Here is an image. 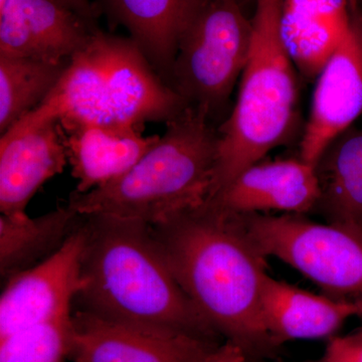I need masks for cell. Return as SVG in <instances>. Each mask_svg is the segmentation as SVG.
<instances>
[{
	"mask_svg": "<svg viewBox=\"0 0 362 362\" xmlns=\"http://www.w3.org/2000/svg\"><path fill=\"white\" fill-rule=\"evenodd\" d=\"M150 226L178 284L220 337L252 361L277 349L261 310L267 258L252 243L240 214L207 202Z\"/></svg>",
	"mask_w": 362,
	"mask_h": 362,
	"instance_id": "6da1fadb",
	"label": "cell"
},
{
	"mask_svg": "<svg viewBox=\"0 0 362 362\" xmlns=\"http://www.w3.org/2000/svg\"><path fill=\"white\" fill-rule=\"evenodd\" d=\"M78 310L218 339L170 271L151 226L85 216ZM75 304V303H74Z\"/></svg>",
	"mask_w": 362,
	"mask_h": 362,
	"instance_id": "7a4b0ae2",
	"label": "cell"
},
{
	"mask_svg": "<svg viewBox=\"0 0 362 362\" xmlns=\"http://www.w3.org/2000/svg\"><path fill=\"white\" fill-rule=\"evenodd\" d=\"M218 141L213 121L187 107L126 175L87 194L73 192L68 204L83 216L168 223L213 197Z\"/></svg>",
	"mask_w": 362,
	"mask_h": 362,
	"instance_id": "3957f363",
	"label": "cell"
},
{
	"mask_svg": "<svg viewBox=\"0 0 362 362\" xmlns=\"http://www.w3.org/2000/svg\"><path fill=\"white\" fill-rule=\"evenodd\" d=\"M44 104L62 128H141L180 115L187 104L150 65L131 37L101 28L71 58Z\"/></svg>",
	"mask_w": 362,
	"mask_h": 362,
	"instance_id": "277c9868",
	"label": "cell"
},
{
	"mask_svg": "<svg viewBox=\"0 0 362 362\" xmlns=\"http://www.w3.org/2000/svg\"><path fill=\"white\" fill-rule=\"evenodd\" d=\"M283 0H255L252 40L239 93L218 127L213 197L287 141L296 125L298 73L281 33Z\"/></svg>",
	"mask_w": 362,
	"mask_h": 362,
	"instance_id": "5b68a950",
	"label": "cell"
},
{
	"mask_svg": "<svg viewBox=\"0 0 362 362\" xmlns=\"http://www.w3.org/2000/svg\"><path fill=\"white\" fill-rule=\"evenodd\" d=\"M242 0H199L178 39L170 87L214 123L246 66L252 18Z\"/></svg>",
	"mask_w": 362,
	"mask_h": 362,
	"instance_id": "8992f818",
	"label": "cell"
},
{
	"mask_svg": "<svg viewBox=\"0 0 362 362\" xmlns=\"http://www.w3.org/2000/svg\"><path fill=\"white\" fill-rule=\"evenodd\" d=\"M250 238L268 258L284 262L341 299L362 296V228L317 223L306 214H240Z\"/></svg>",
	"mask_w": 362,
	"mask_h": 362,
	"instance_id": "52a82bcc",
	"label": "cell"
},
{
	"mask_svg": "<svg viewBox=\"0 0 362 362\" xmlns=\"http://www.w3.org/2000/svg\"><path fill=\"white\" fill-rule=\"evenodd\" d=\"M70 359L74 362H199L218 339L166 328L71 312Z\"/></svg>",
	"mask_w": 362,
	"mask_h": 362,
	"instance_id": "ba28073f",
	"label": "cell"
},
{
	"mask_svg": "<svg viewBox=\"0 0 362 362\" xmlns=\"http://www.w3.org/2000/svg\"><path fill=\"white\" fill-rule=\"evenodd\" d=\"M84 220L58 252L6 280L0 297V339L26 328L71 315L82 287Z\"/></svg>",
	"mask_w": 362,
	"mask_h": 362,
	"instance_id": "9c48e42d",
	"label": "cell"
},
{
	"mask_svg": "<svg viewBox=\"0 0 362 362\" xmlns=\"http://www.w3.org/2000/svg\"><path fill=\"white\" fill-rule=\"evenodd\" d=\"M66 164L63 129L42 103L0 138L1 214L25 213L33 195Z\"/></svg>",
	"mask_w": 362,
	"mask_h": 362,
	"instance_id": "30bf717a",
	"label": "cell"
},
{
	"mask_svg": "<svg viewBox=\"0 0 362 362\" xmlns=\"http://www.w3.org/2000/svg\"><path fill=\"white\" fill-rule=\"evenodd\" d=\"M362 114V11L317 76L300 158L315 165L325 149Z\"/></svg>",
	"mask_w": 362,
	"mask_h": 362,
	"instance_id": "8fae6325",
	"label": "cell"
},
{
	"mask_svg": "<svg viewBox=\"0 0 362 362\" xmlns=\"http://www.w3.org/2000/svg\"><path fill=\"white\" fill-rule=\"evenodd\" d=\"M99 28L59 0H0V56L69 63Z\"/></svg>",
	"mask_w": 362,
	"mask_h": 362,
	"instance_id": "7c38bea8",
	"label": "cell"
},
{
	"mask_svg": "<svg viewBox=\"0 0 362 362\" xmlns=\"http://www.w3.org/2000/svg\"><path fill=\"white\" fill-rule=\"evenodd\" d=\"M319 195L315 165L299 157L257 162L209 202L235 214H306Z\"/></svg>",
	"mask_w": 362,
	"mask_h": 362,
	"instance_id": "4fadbf2b",
	"label": "cell"
},
{
	"mask_svg": "<svg viewBox=\"0 0 362 362\" xmlns=\"http://www.w3.org/2000/svg\"><path fill=\"white\" fill-rule=\"evenodd\" d=\"M261 310L268 334L277 347L295 340H329L356 316L351 299L314 294L268 273L262 281Z\"/></svg>",
	"mask_w": 362,
	"mask_h": 362,
	"instance_id": "5bb4252c",
	"label": "cell"
},
{
	"mask_svg": "<svg viewBox=\"0 0 362 362\" xmlns=\"http://www.w3.org/2000/svg\"><path fill=\"white\" fill-rule=\"evenodd\" d=\"M74 192L87 194L126 175L158 141L160 136L143 135L141 128L78 125L62 128Z\"/></svg>",
	"mask_w": 362,
	"mask_h": 362,
	"instance_id": "9a60e30c",
	"label": "cell"
},
{
	"mask_svg": "<svg viewBox=\"0 0 362 362\" xmlns=\"http://www.w3.org/2000/svg\"><path fill=\"white\" fill-rule=\"evenodd\" d=\"M199 0H95L111 30L123 26L170 87L178 39ZM171 88V87H170Z\"/></svg>",
	"mask_w": 362,
	"mask_h": 362,
	"instance_id": "2e32d148",
	"label": "cell"
},
{
	"mask_svg": "<svg viewBox=\"0 0 362 362\" xmlns=\"http://www.w3.org/2000/svg\"><path fill=\"white\" fill-rule=\"evenodd\" d=\"M351 16L349 0H283V40L305 80H316L346 37Z\"/></svg>",
	"mask_w": 362,
	"mask_h": 362,
	"instance_id": "e0dca14e",
	"label": "cell"
},
{
	"mask_svg": "<svg viewBox=\"0 0 362 362\" xmlns=\"http://www.w3.org/2000/svg\"><path fill=\"white\" fill-rule=\"evenodd\" d=\"M84 216L70 206L37 218L25 213L0 216V275L2 280L39 265L59 251L82 225Z\"/></svg>",
	"mask_w": 362,
	"mask_h": 362,
	"instance_id": "ac0fdd59",
	"label": "cell"
},
{
	"mask_svg": "<svg viewBox=\"0 0 362 362\" xmlns=\"http://www.w3.org/2000/svg\"><path fill=\"white\" fill-rule=\"evenodd\" d=\"M320 188L315 211L328 223L362 228V129L338 136L315 164Z\"/></svg>",
	"mask_w": 362,
	"mask_h": 362,
	"instance_id": "d6986e66",
	"label": "cell"
},
{
	"mask_svg": "<svg viewBox=\"0 0 362 362\" xmlns=\"http://www.w3.org/2000/svg\"><path fill=\"white\" fill-rule=\"evenodd\" d=\"M70 62L56 65L37 59L0 56L1 135L44 103Z\"/></svg>",
	"mask_w": 362,
	"mask_h": 362,
	"instance_id": "ffe728a7",
	"label": "cell"
},
{
	"mask_svg": "<svg viewBox=\"0 0 362 362\" xmlns=\"http://www.w3.org/2000/svg\"><path fill=\"white\" fill-rule=\"evenodd\" d=\"M71 315L26 328L0 339V362H66Z\"/></svg>",
	"mask_w": 362,
	"mask_h": 362,
	"instance_id": "44dd1931",
	"label": "cell"
},
{
	"mask_svg": "<svg viewBox=\"0 0 362 362\" xmlns=\"http://www.w3.org/2000/svg\"><path fill=\"white\" fill-rule=\"evenodd\" d=\"M318 361L362 362V327L330 338L322 358Z\"/></svg>",
	"mask_w": 362,
	"mask_h": 362,
	"instance_id": "7402d4cb",
	"label": "cell"
},
{
	"mask_svg": "<svg viewBox=\"0 0 362 362\" xmlns=\"http://www.w3.org/2000/svg\"><path fill=\"white\" fill-rule=\"evenodd\" d=\"M199 362H249V358L240 346L226 340Z\"/></svg>",
	"mask_w": 362,
	"mask_h": 362,
	"instance_id": "603a6c76",
	"label": "cell"
},
{
	"mask_svg": "<svg viewBox=\"0 0 362 362\" xmlns=\"http://www.w3.org/2000/svg\"><path fill=\"white\" fill-rule=\"evenodd\" d=\"M59 1L92 23H98V18L101 16L98 13L94 2L90 0H59Z\"/></svg>",
	"mask_w": 362,
	"mask_h": 362,
	"instance_id": "cb8c5ba5",
	"label": "cell"
},
{
	"mask_svg": "<svg viewBox=\"0 0 362 362\" xmlns=\"http://www.w3.org/2000/svg\"><path fill=\"white\" fill-rule=\"evenodd\" d=\"M351 300L356 307V316L361 317L362 318V296L354 298Z\"/></svg>",
	"mask_w": 362,
	"mask_h": 362,
	"instance_id": "d4e9b609",
	"label": "cell"
},
{
	"mask_svg": "<svg viewBox=\"0 0 362 362\" xmlns=\"http://www.w3.org/2000/svg\"><path fill=\"white\" fill-rule=\"evenodd\" d=\"M361 0H349L350 8H351V13H356L361 8Z\"/></svg>",
	"mask_w": 362,
	"mask_h": 362,
	"instance_id": "484cf974",
	"label": "cell"
},
{
	"mask_svg": "<svg viewBox=\"0 0 362 362\" xmlns=\"http://www.w3.org/2000/svg\"><path fill=\"white\" fill-rule=\"evenodd\" d=\"M252 362H268V361H263V359H262V361H252ZM272 362H285V361H272ZM308 362H319V361H308Z\"/></svg>",
	"mask_w": 362,
	"mask_h": 362,
	"instance_id": "4316f807",
	"label": "cell"
},
{
	"mask_svg": "<svg viewBox=\"0 0 362 362\" xmlns=\"http://www.w3.org/2000/svg\"><path fill=\"white\" fill-rule=\"evenodd\" d=\"M242 1L244 2L245 4H246V2L252 1V0H242Z\"/></svg>",
	"mask_w": 362,
	"mask_h": 362,
	"instance_id": "83f0119b",
	"label": "cell"
}]
</instances>
